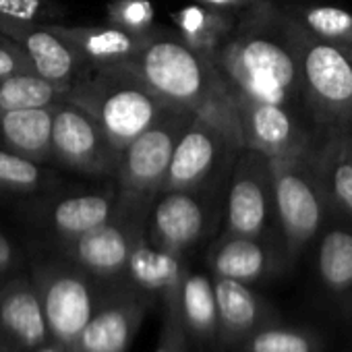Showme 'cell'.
Segmentation results:
<instances>
[{
  "label": "cell",
  "mask_w": 352,
  "mask_h": 352,
  "mask_svg": "<svg viewBox=\"0 0 352 352\" xmlns=\"http://www.w3.org/2000/svg\"><path fill=\"white\" fill-rule=\"evenodd\" d=\"M214 63L232 100L282 104L309 114L296 23L288 9L263 0L241 11L236 28L216 52Z\"/></svg>",
  "instance_id": "obj_1"
},
{
  "label": "cell",
  "mask_w": 352,
  "mask_h": 352,
  "mask_svg": "<svg viewBox=\"0 0 352 352\" xmlns=\"http://www.w3.org/2000/svg\"><path fill=\"white\" fill-rule=\"evenodd\" d=\"M126 65L170 106L195 112L234 106L214 58L185 44L179 34L153 30L139 54Z\"/></svg>",
  "instance_id": "obj_2"
},
{
  "label": "cell",
  "mask_w": 352,
  "mask_h": 352,
  "mask_svg": "<svg viewBox=\"0 0 352 352\" xmlns=\"http://www.w3.org/2000/svg\"><path fill=\"white\" fill-rule=\"evenodd\" d=\"M67 100L85 108L118 149L170 108L126 63L89 67L67 94Z\"/></svg>",
  "instance_id": "obj_3"
},
{
  "label": "cell",
  "mask_w": 352,
  "mask_h": 352,
  "mask_svg": "<svg viewBox=\"0 0 352 352\" xmlns=\"http://www.w3.org/2000/svg\"><path fill=\"white\" fill-rule=\"evenodd\" d=\"M243 149L245 141L234 106L197 112L176 145L162 193L216 187L232 170Z\"/></svg>",
  "instance_id": "obj_4"
},
{
  "label": "cell",
  "mask_w": 352,
  "mask_h": 352,
  "mask_svg": "<svg viewBox=\"0 0 352 352\" xmlns=\"http://www.w3.org/2000/svg\"><path fill=\"white\" fill-rule=\"evenodd\" d=\"M272 168L278 239L286 263L292 265L307 247L319 239L331 214L317 172V151L274 157Z\"/></svg>",
  "instance_id": "obj_5"
},
{
  "label": "cell",
  "mask_w": 352,
  "mask_h": 352,
  "mask_svg": "<svg viewBox=\"0 0 352 352\" xmlns=\"http://www.w3.org/2000/svg\"><path fill=\"white\" fill-rule=\"evenodd\" d=\"M296 42L305 104L323 145L352 133V56L313 38L298 23Z\"/></svg>",
  "instance_id": "obj_6"
},
{
  "label": "cell",
  "mask_w": 352,
  "mask_h": 352,
  "mask_svg": "<svg viewBox=\"0 0 352 352\" xmlns=\"http://www.w3.org/2000/svg\"><path fill=\"white\" fill-rule=\"evenodd\" d=\"M195 114L189 108L170 106L149 129L120 149L116 189L122 201L153 204L164 189L176 145Z\"/></svg>",
  "instance_id": "obj_7"
},
{
  "label": "cell",
  "mask_w": 352,
  "mask_h": 352,
  "mask_svg": "<svg viewBox=\"0 0 352 352\" xmlns=\"http://www.w3.org/2000/svg\"><path fill=\"white\" fill-rule=\"evenodd\" d=\"M50 338L69 350L98 311L110 284L89 276L69 259L38 261L32 270Z\"/></svg>",
  "instance_id": "obj_8"
},
{
  "label": "cell",
  "mask_w": 352,
  "mask_h": 352,
  "mask_svg": "<svg viewBox=\"0 0 352 352\" xmlns=\"http://www.w3.org/2000/svg\"><path fill=\"white\" fill-rule=\"evenodd\" d=\"M149 210L151 204H126L118 197V210L112 220L73 241L60 243L63 257L104 284L122 282L131 253L145 234Z\"/></svg>",
  "instance_id": "obj_9"
},
{
  "label": "cell",
  "mask_w": 352,
  "mask_h": 352,
  "mask_svg": "<svg viewBox=\"0 0 352 352\" xmlns=\"http://www.w3.org/2000/svg\"><path fill=\"white\" fill-rule=\"evenodd\" d=\"M222 234L278 236L274 168L261 151L245 147L230 170Z\"/></svg>",
  "instance_id": "obj_10"
},
{
  "label": "cell",
  "mask_w": 352,
  "mask_h": 352,
  "mask_svg": "<svg viewBox=\"0 0 352 352\" xmlns=\"http://www.w3.org/2000/svg\"><path fill=\"white\" fill-rule=\"evenodd\" d=\"M245 147L261 151L270 160L305 151H317L321 139L309 114L282 104L232 100Z\"/></svg>",
  "instance_id": "obj_11"
},
{
  "label": "cell",
  "mask_w": 352,
  "mask_h": 352,
  "mask_svg": "<svg viewBox=\"0 0 352 352\" xmlns=\"http://www.w3.org/2000/svg\"><path fill=\"white\" fill-rule=\"evenodd\" d=\"M52 157L77 172L116 176L120 149L85 108L63 100L54 106Z\"/></svg>",
  "instance_id": "obj_12"
},
{
  "label": "cell",
  "mask_w": 352,
  "mask_h": 352,
  "mask_svg": "<svg viewBox=\"0 0 352 352\" xmlns=\"http://www.w3.org/2000/svg\"><path fill=\"white\" fill-rule=\"evenodd\" d=\"M214 228V210L208 189L164 191L160 193L145 220L147 239L170 253L187 255Z\"/></svg>",
  "instance_id": "obj_13"
},
{
  "label": "cell",
  "mask_w": 352,
  "mask_h": 352,
  "mask_svg": "<svg viewBox=\"0 0 352 352\" xmlns=\"http://www.w3.org/2000/svg\"><path fill=\"white\" fill-rule=\"evenodd\" d=\"M155 302L124 282L110 284L71 352H126Z\"/></svg>",
  "instance_id": "obj_14"
},
{
  "label": "cell",
  "mask_w": 352,
  "mask_h": 352,
  "mask_svg": "<svg viewBox=\"0 0 352 352\" xmlns=\"http://www.w3.org/2000/svg\"><path fill=\"white\" fill-rule=\"evenodd\" d=\"M0 32L23 48L40 77L67 94L89 69L79 52L54 30L52 23L0 19Z\"/></svg>",
  "instance_id": "obj_15"
},
{
  "label": "cell",
  "mask_w": 352,
  "mask_h": 352,
  "mask_svg": "<svg viewBox=\"0 0 352 352\" xmlns=\"http://www.w3.org/2000/svg\"><path fill=\"white\" fill-rule=\"evenodd\" d=\"M208 267L214 278L257 284L280 274L288 263L276 234L236 236L220 234L208 249Z\"/></svg>",
  "instance_id": "obj_16"
},
{
  "label": "cell",
  "mask_w": 352,
  "mask_h": 352,
  "mask_svg": "<svg viewBox=\"0 0 352 352\" xmlns=\"http://www.w3.org/2000/svg\"><path fill=\"white\" fill-rule=\"evenodd\" d=\"M50 340L32 276H17L0 284V352H32Z\"/></svg>",
  "instance_id": "obj_17"
},
{
  "label": "cell",
  "mask_w": 352,
  "mask_h": 352,
  "mask_svg": "<svg viewBox=\"0 0 352 352\" xmlns=\"http://www.w3.org/2000/svg\"><path fill=\"white\" fill-rule=\"evenodd\" d=\"M214 288L220 319L218 352H232L253 331L280 319L276 307L249 284L228 278H214Z\"/></svg>",
  "instance_id": "obj_18"
},
{
  "label": "cell",
  "mask_w": 352,
  "mask_h": 352,
  "mask_svg": "<svg viewBox=\"0 0 352 352\" xmlns=\"http://www.w3.org/2000/svg\"><path fill=\"white\" fill-rule=\"evenodd\" d=\"M315 270L327 298L352 319V222L333 216L319 234Z\"/></svg>",
  "instance_id": "obj_19"
},
{
  "label": "cell",
  "mask_w": 352,
  "mask_h": 352,
  "mask_svg": "<svg viewBox=\"0 0 352 352\" xmlns=\"http://www.w3.org/2000/svg\"><path fill=\"white\" fill-rule=\"evenodd\" d=\"M164 302H170L176 309L193 346L201 352H218L220 319L212 276L187 270L179 290L164 298L162 305Z\"/></svg>",
  "instance_id": "obj_20"
},
{
  "label": "cell",
  "mask_w": 352,
  "mask_h": 352,
  "mask_svg": "<svg viewBox=\"0 0 352 352\" xmlns=\"http://www.w3.org/2000/svg\"><path fill=\"white\" fill-rule=\"evenodd\" d=\"M187 270L183 255L155 247L147 234H143L131 253L122 282L162 302L179 290Z\"/></svg>",
  "instance_id": "obj_21"
},
{
  "label": "cell",
  "mask_w": 352,
  "mask_h": 352,
  "mask_svg": "<svg viewBox=\"0 0 352 352\" xmlns=\"http://www.w3.org/2000/svg\"><path fill=\"white\" fill-rule=\"evenodd\" d=\"M54 30L79 52L87 67H108L129 63L145 46L147 36L131 34L112 23L108 25H60L52 23Z\"/></svg>",
  "instance_id": "obj_22"
},
{
  "label": "cell",
  "mask_w": 352,
  "mask_h": 352,
  "mask_svg": "<svg viewBox=\"0 0 352 352\" xmlns=\"http://www.w3.org/2000/svg\"><path fill=\"white\" fill-rule=\"evenodd\" d=\"M118 210V189L79 193L58 199L48 212V226L58 243L73 241L114 218Z\"/></svg>",
  "instance_id": "obj_23"
},
{
  "label": "cell",
  "mask_w": 352,
  "mask_h": 352,
  "mask_svg": "<svg viewBox=\"0 0 352 352\" xmlns=\"http://www.w3.org/2000/svg\"><path fill=\"white\" fill-rule=\"evenodd\" d=\"M241 11H226L208 7L201 3H191L181 9L172 11L170 19L176 28L179 38L195 48L197 52L214 58L216 52L230 38L236 28Z\"/></svg>",
  "instance_id": "obj_24"
},
{
  "label": "cell",
  "mask_w": 352,
  "mask_h": 352,
  "mask_svg": "<svg viewBox=\"0 0 352 352\" xmlns=\"http://www.w3.org/2000/svg\"><path fill=\"white\" fill-rule=\"evenodd\" d=\"M54 108H30L0 114V141L19 155L36 162L52 157Z\"/></svg>",
  "instance_id": "obj_25"
},
{
  "label": "cell",
  "mask_w": 352,
  "mask_h": 352,
  "mask_svg": "<svg viewBox=\"0 0 352 352\" xmlns=\"http://www.w3.org/2000/svg\"><path fill=\"white\" fill-rule=\"evenodd\" d=\"M340 137L327 139L317 149V172L329 214L352 222V166L342 153Z\"/></svg>",
  "instance_id": "obj_26"
},
{
  "label": "cell",
  "mask_w": 352,
  "mask_h": 352,
  "mask_svg": "<svg viewBox=\"0 0 352 352\" xmlns=\"http://www.w3.org/2000/svg\"><path fill=\"white\" fill-rule=\"evenodd\" d=\"M290 17L313 38L352 56V13L333 5H298Z\"/></svg>",
  "instance_id": "obj_27"
},
{
  "label": "cell",
  "mask_w": 352,
  "mask_h": 352,
  "mask_svg": "<svg viewBox=\"0 0 352 352\" xmlns=\"http://www.w3.org/2000/svg\"><path fill=\"white\" fill-rule=\"evenodd\" d=\"M67 100V91L36 73L0 77V114L30 108H54Z\"/></svg>",
  "instance_id": "obj_28"
},
{
  "label": "cell",
  "mask_w": 352,
  "mask_h": 352,
  "mask_svg": "<svg viewBox=\"0 0 352 352\" xmlns=\"http://www.w3.org/2000/svg\"><path fill=\"white\" fill-rule=\"evenodd\" d=\"M323 340L319 333L302 327L272 321L253 331L232 352H321Z\"/></svg>",
  "instance_id": "obj_29"
},
{
  "label": "cell",
  "mask_w": 352,
  "mask_h": 352,
  "mask_svg": "<svg viewBox=\"0 0 352 352\" xmlns=\"http://www.w3.org/2000/svg\"><path fill=\"white\" fill-rule=\"evenodd\" d=\"M44 183L40 162L19 155L7 147H0V191L32 193Z\"/></svg>",
  "instance_id": "obj_30"
},
{
  "label": "cell",
  "mask_w": 352,
  "mask_h": 352,
  "mask_svg": "<svg viewBox=\"0 0 352 352\" xmlns=\"http://www.w3.org/2000/svg\"><path fill=\"white\" fill-rule=\"evenodd\" d=\"M108 23L131 34L147 36L153 32L155 7L151 0H112L106 7Z\"/></svg>",
  "instance_id": "obj_31"
},
{
  "label": "cell",
  "mask_w": 352,
  "mask_h": 352,
  "mask_svg": "<svg viewBox=\"0 0 352 352\" xmlns=\"http://www.w3.org/2000/svg\"><path fill=\"white\" fill-rule=\"evenodd\" d=\"M63 11L54 0H0V19L40 21L58 17Z\"/></svg>",
  "instance_id": "obj_32"
},
{
  "label": "cell",
  "mask_w": 352,
  "mask_h": 352,
  "mask_svg": "<svg viewBox=\"0 0 352 352\" xmlns=\"http://www.w3.org/2000/svg\"><path fill=\"white\" fill-rule=\"evenodd\" d=\"M191 338L170 302H164V317H162V331L153 352H191Z\"/></svg>",
  "instance_id": "obj_33"
},
{
  "label": "cell",
  "mask_w": 352,
  "mask_h": 352,
  "mask_svg": "<svg viewBox=\"0 0 352 352\" xmlns=\"http://www.w3.org/2000/svg\"><path fill=\"white\" fill-rule=\"evenodd\" d=\"M17 73H36V71L23 48L0 32V77L17 75Z\"/></svg>",
  "instance_id": "obj_34"
},
{
  "label": "cell",
  "mask_w": 352,
  "mask_h": 352,
  "mask_svg": "<svg viewBox=\"0 0 352 352\" xmlns=\"http://www.w3.org/2000/svg\"><path fill=\"white\" fill-rule=\"evenodd\" d=\"M15 263H17V251H15L13 243L0 232V276L13 270Z\"/></svg>",
  "instance_id": "obj_35"
},
{
  "label": "cell",
  "mask_w": 352,
  "mask_h": 352,
  "mask_svg": "<svg viewBox=\"0 0 352 352\" xmlns=\"http://www.w3.org/2000/svg\"><path fill=\"white\" fill-rule=\"evenodd\" d=\"M191 3H201L208 7L216 9H226V11H245L253 5H259L263 0H191Z\"/></svg>",
  "instance_id": "obj_36"
},
{
  "label": "cell",
  "mask_w": 352,
  "mask_h": 352,
  "mask_svg": "<svg viewBox=\"0 0 352 352\" xmlns=\"http://www.w3.org/2000/svg\"><path fill=\"white\" fill-rule=\"evenodd\" d=\"M340 145H342V153H344V157L350 162V166H352V133H348V135H342L340 137Z\"/></svg>",
  "instance_id": "obj_37"
},
{
  "label": "cell",
  "mask_w": 352,
  "mask_h": 352,
  "mask_svg": "<svg viewBox=\"0 0 352 352\" xmlns=\"http://www.w3.org/2000/svg\"><path fill=\"white\" fill-rule=\"evenodd\" d=\"M32 352H71V350H69L67 346H63V344H58V342L50 340V342L42 344L40 348H36V350H32Z\"/></svg>",
  "instance_id": "obj_38"
}]
</instances>
